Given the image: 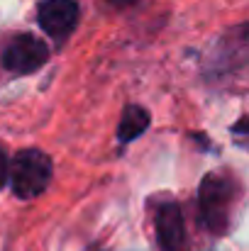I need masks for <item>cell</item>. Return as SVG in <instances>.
I'll return each instance as SVG.
<instances>
[{
	"label": "cell",
	"mask_w": 249,
	"mask_h": 251,
	"mask_svg": "<svg viewBox=\"0 0 249 251\" xmlns=\"http://www.w3.org/2000/svg\"><path fill=\"white\" fill-rule=\"evenodd\" d=\"M232 205H235V183L220 173H208L200 183L203 225L215 234H225L230 229Z\"/></svg>",
	"instance_id": "cell-1"
},
{
	"label": "cell",
	"mask_w": 249,
	"mask_h": 251,
	"mask_svg": "<svg viewBox=\"0 0 249 251\" xmlns=\"http://www.w3.org/2000/svg\"><path fill=\"white\" fill-rule=\"evenodd\" d=\"M10 180H12V190L17 198H22V200L37 198L39 193L47 190V185L52 180L49 156L37 151V149L20 151L12 161V168H10Z\"/></svg>",
	"instance_id": "cell-2"
},
{
	"label": "cell",
	"mask_w": 249,
	"mask_h": 251,
	"mask_svg": "<svg viewBox=\"0 0 249 251\" xmlns=\"http://www.w3.org/2000/svg\"><path fill=\"white\" fill-rule=\"evenodd\" d=\"M49 59V49L42 39L34 34H20L15 37L7 49L2 51V66L10 74H32L42 69Z\"/></svg>",
	"instance_id": "cell-3"
},
{
	"label": "cell",
	"mask_w": 249,
	"mask_h": 251,
	"mask_svg": "<svg viewBox=\"0 0 249 251\" xmlns=\"http://www.w3.org/2000/svg\"><path fill=\"white\" fill-rule=\"evenodd\" d=\"M79 22V5L74 0H44L39 5V25L54 39H64Z\"/></svg>",
	"instance_id": "cell-4"
},
{
	"label": "cell",
	"mask_w": 249,
	"mask_h": 251,
	"mask_svg": "<svg viewBox=\"0 0 249 251\" xmlns=\"http://www.w3.org/2000/svg\"><path fill=\"white\" fill-rule=\"evenodd\" d=\"M157 239L164 251H183L186 249V225H183V212L181 207L168 200L157 207Z\"/></svg>",
	"instance_id": "cell-5"
},
{
	"label": "cell",
	"mask_w": 249,
	"mask_h": 251,
	"mask_svg": "<svg viewBox=\"0 0 249 251\" xmlns=\"http://www.w3.org/2000/svg\"><path fill=\"white\" fill-rule=\"evenodd\" d=\"M149 127V112L139 105H127L122 117H120V127H117V139L122 144L135 142L137 137H142Z\"/></svg>",
	"instance_id": "cell-6"
},
{
	"label": "cell",
	"mask_w": 249,
	"mask_h": 251,
	"mask_svg": "<svg viewBox=\"0 0 249 251\" xmlns=\"http://www.w3.org/2000/svg\"><path fill=\"white\" fill-rule=\"evenodd\" d=\"M7 178H10V161H7L5 151L0 149V188L7 183Z\"/></svg>",
	"instance_id": "cell-7"
},
{
	"label": "cell",
	"mask_w": 249,
	"mask_h": 251,
	"mask_svg": "<svg viewBox=\"0 0 249 251\" xmlns=\"http://www.w3.org/2000/svg\"><path fill=\"white\" fill-rule=\"evenodd\" d=\"M112 5H117V7H127V5H135L137 0H110Z\"/></svg>",
	"instance_id": "cell-8"
}]
</instances>
